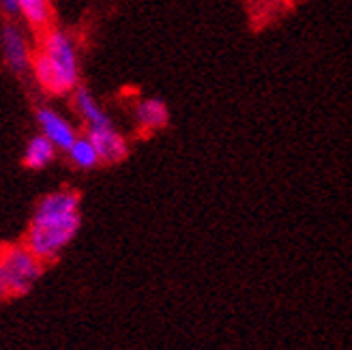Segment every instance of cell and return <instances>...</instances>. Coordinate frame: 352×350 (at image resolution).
I'll return each mask as SVG.
<instances>
[{"instance_id":"obj_7","label":"cell","mask_w":352,"mask_h":350,"mask_svg":"<svg viewBox=\"0 0 352 350\" xmlns=\"http://www.w3.org/2000/svg\"><path fill=\"white\" fill-rule=\"evenodd\" d=\"M131 114L140 133H157L170 122V110L160 97H140L133 103Z\"/></svg>"},{"instance_id":"obj_1","label":"cell","mask_w":352,"mask_h":350,"mask_svg":"<svg viewBox=\"0 0 352 350\" xmlns=\"http://www.w3.org/2000/svg\"><path fill=\"white\" fill-rule=\"evenodd\" d=\"M82 226V198L76 189H56L34 206L24 245L45 265L58 260Z\"/></svg>"},{"instance_id":"obj_3","label":"cell","mask_w":352,"mask_h":350,"mask_svg":"<svg viewBox=\"0 0 352 350\" xmlns=\"http://www.w3.org/2000/svg\"><path fill=\"white\" fill-rule=\"evenodd\" d=\"M45 262L24 243L0 248V301L28 294L43 275Z\"/></svg>"},{"instance_id":"obj_6","label":"cell","mask_w":352,"mask_h":350,"mask_svg":"<svg viewBox=\"0 0 352 350\" xmlns=\"http://www.w3.org/2000/svg\"><path fill=\"white\" fill-rule=\"evenodd\" d=\"M86 135L91 138L93 144L97 146L101 164H108V166L118 164L129 155V140L116 129L114 120L101 122V125H95V127H88Z\"/></svg>"},{"instance_id":"obj_10","label":"cell","mask_w":352,"mask_h":350,"mask_svg":"<svg viewBox=\"0 0 352 350\" xmlns=\"http://www.w3.org/2000/svg\"><path fill=\"white\" fill-rule=\"evenodd\" d=\"M56 153H58V149L52 144L43 133H37L26 142L22 162L30 170H43L56 160Z\"/></svg>"},{"instance_id":"obj_12","label":"cell","mask_w":352,"mask_h":350,"mask_svg":"<svg viewBox=\"0 0 352 350\" xmlns=\"http://www.w3.org/2000/svg\"><path fill=\"white\" fill-rule=\"evenodd\" d=\"M0 9L7 15H17V0H0Z\"/></svg>"},{"instance_id":"obj_5","label":"cell","mask_w":352,"mask_h":350,"mask_svg":"<svg viewBox=\"0 0 352 350\" xmlns=\"http://www.w3.org/2000/svg\"><path fill=\"white\" fill-rule=\"evenodd\" d=\"M34 120H37L39 133H43L58 151H67L74 144V140L80 135L72 118L58 112L56 108L41 106L37 112H34Z\"/></svg>"},{"instance_id":"obj_11","label":"cell","mask_w":352,"mask_h":350,"mask_svg":"<svg viewBox=\"0 0 352 350\" xmlns=\"http://www.w3.org/2000/svg\"><path fill=\"white\" fill-rule=\"evenodd\" d=\"M65 153H67V160L72 162L76 168H80V170H93V168H97L101 164L97 146L93 144V140L88 138L86 133L78 135L74 140V144L69 146Z\"/></svg>"},{"instance_id":"obj_2","label":"cell","mask_w":352,"mask_h":350,"mask_svg":"<svg viewBox=\"0 0 352 350\" xmlns=\"http://www.w3.org/2000/svg\"><path fill=\"white\" fill-rule=\"evenodd\" d=\"M30 76L41 93L50 97H72L80 86V50L72 32L52 24L37 34Z\"/></svg>"},{"instance_id":"obj_8","label":"cell","mask_w":352,"mask_h":350,"mask_svg":"<svg viewBox=\"0 0 352 350\" xmlns=\"http://www.w3.org/2000/svg\"><path fill=\"white\" fill-rule=\"evenodd\" d=\"M72 106H74L78 118L84 122L86 129L112 120V116L105 112V108L101 106V101L88 89H82V86H78V89L72 93Z\"/></svg>"},{"instance_id":"obj_4","label":"cell","mask_w":352,"mask_h":350,"mask_svg":"<svg viewBox=\"0 0 352 350\" xmlns=\"http://www.w3.org/2000/svg\"><path fill=\"white\" fill-rule=\"evenodd\" d=\"M0 50H3V58L13 74L17 76L30 74L34 45L28 37L26 26L7 22L3 30H0Z\"/></svg>"},{"instance_id":"obj_9","label":"cell","mask_w":352,"mask_h":350,"mask_svg":"<svg viewBox=\"0 0 352 350\" xmlns=\"http://www.w3.org/2000/svg\"><path fill=\"white\" fill-rule=\"evenodd\" d=\"M17 15L28 30L39 34L52 26L54 20V7L52 0H17Z\"/></svg>"}]
</instances>
